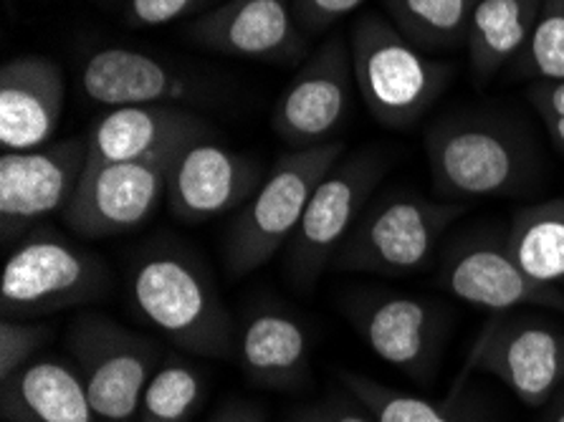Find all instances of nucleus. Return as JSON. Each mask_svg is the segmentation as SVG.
I'll return each mask as SVG.
<instances>
[{"label": "nucleus", "mask_w": 564, "mask_h": 422, "mask_svg": "<svg viewBox=\"0 0 564 422\" xmlns=\"http://www.w3.org/2000/svg\"><path fill=\"white\" fill-rule=\"evenodd\" d=\"M433 191L441 201L507 197L532 183L536 158L519 129L491 117H448L425 134Z\"/></svg>", "instance_id": "nucleus-2"}, {"label": "nucleus", "mask_w": 564, "mask_h": 422, "mask_svg": "<svg viewBox=\"0 0 564 422\" xmlns=\"http://www.w3.org/2000/svg\"><path fill=\"white\" fill-rule=\"evenodd\" d=\"M64 74L51 58L25 54L0 72V144L6 152L46 148L64 115Z\"/></svg>", "instance_id": "nucleus-18"}, {"label": "nucleus", "mask_w": 564, "mask_h": 422, "mask_svg": "<svg viewBox=\"0 0 564 422\" xmlns=\"http://www.w3.org/2000/svg\"><path fill=\"white\" fill-rule=\"evenodd\" d=\"M0 410L8 422H101L79 372L51 357L0 382Z\"/></svg>", "instance_id": "nucleus-21"}, {"label": "nucleus", "mask_w": 564, "mask_h": 422, "mask_svg": "<svg viewBox=\"0 0 564 422\" xmlns=\"http://www.w3.org/2000/svg\"><path fill=\"white\" fill-rule=\"evenodd\" d=\"M339 382L355 394L378 422H494L481 404L466 392V385L453 382L443 400L417 398L400 392L357 372H339Z\"/></svg>", "instance_id": "nucleus-23"}, {"label": "nucleus", "mask_w": 564, "mask_h": 422, "mask_svg": "<svg viewBox=\"0 0 564 422\" xmlns=\"http://www.w3.org/2000/svg\"><path fill=\"white\" fill-rule=\"evenodd\" d=\"M236 357L246 380L267 390H299L310 380V337L279 306H256L236 332Z\"/></svg>", "instance_id": "nucleus-20"}, {"label": "nucleus", "mask_w": 564, "mask_h": 422, "mask_svg": "<svg viewBox=\"0 0 564 422\" xmlns=\"http://www.w3.org/2000/svg\"><path fill=\"white\" fill-rule=\"evenodd\" d=\"M205 0H127L124 21L132 29H158L198 11Z\"/></svg>", "instance_id": "nucleus-29"}, {"label": "nucleus", "mask_w": 564, "mask_h": 422, "mask_svg": "<svg viewBox=\"0 0 564 422\" xmlns=\"http://www.w3.org/2000/svg\"><path fill=\"white\" fill-rule=\"evenodd\" d=\"M514 68L534 82H564V0H542L532 36Z\"/></svg>", "instance_id": "nucleus-27"}, {"label": "nucleus", "mask_w": 564, "mask_h": 422, "mask_svg": "<svg viewBox=\"0 0 564 422\" xmlns=\"http://www.w3.org/2000/svg\"><path fill=\"white\" fill-rule=\"evenodd\" d=\"M54 337V329L41 322H0V382L11 380L15 372L36 359L41 347Z\"/></svg>", "instance_id": "nucleus-28"}, {"label": "nucleus", "mask_w": 564, "mask_h": 422, "mask_svg": "<svg viewBox=\"0 0 564 422\" xmlns=\"http://www.w3.org/2000/svg\"><path fill=\"white\" fill-rule=\"evenodd\" d=\"M380 180L382 160L372 152L352 154L324 175L286 244V269L296 286L310 289L332 266Z\"/></svg>", "instance_id": "nucleus-9"}, {"label": "nucleus", "mask_w": 564, "mask_h": 422, "mask_svg": "<svg viewBox=\"0 0 564 422\" xmlns=\"http://www.w3.org/2000/svg\"><path fill=\"white\" fill-rule=\"evenodd\" d=\"M289 422H378L355 394H332L324 402L306 404L292 412Z\"/></svg>", "instance_id": "nucleus-31"}, {"label": "nucleus", "mask_w": 564, "mask_h": 422, "mask_svg": "<svg viewBox=\"0 0 564 422\" xmlns=\"http://www.w3.org/2000/svg\"><path fill=\"white\" fill-rule=\"evenodd\" d=\"M82 91L109 109L183 105L198 97L185 74L144 51L122 46L94 51L82 68Z\"/></svg>", "instance_id": "nucleus-19"}, {"label": "nucleus", "mask_w": 564, "mask_h": 422, "mask_svg": "<svg viewBox=\"0 0 564 422\" xmlns=\"http://www.w3.org/2000/svg\"><path fill=\"white\" fill-rule=\"evenodd\" d=\"M471 375H489L529 408H544L564 387V329L534 314H491L453 382Z\"/></svg>", "instance_id": "nucleus-8"}, {"label": "nucleus", "mask_w": 564, "mask_h": 422, "mask_svg": "<svg viewBox=\"0 0 564 422\" xmlns=\"http://www.w3.org/2000/svg\"><path fill=\"white\" fill-rule=\"evenodd\" d=\"M170 160L87 165L64 218L82 238H112L142 228L167 201Z\"/></svg>", "instance_id": "nucleus-12"}, {"label": "nucleus", "mask_w": 564, "mask_h": 422, "mask_svg": "<svg viewBox=\"0 0 564 422\" xmlns=\"http://www.w3.org/2000/svg\"><path fill=\"white\" fill-rule=\"evenodd\" d=\"M89 165L87 140H62L0 158V230L3 244L21 240L54 213H66Z\"/></svg>", "instance_id": "nucleus-11"}, {"label": "nucleus", "mask_w": 564, "mask_h": 422, "mask_svg": "<svg viewBox=\"0 0 564 422\" xmlns=\"http://www.w3.org/2000/svg\"><path fill=\"white\" fill-rule=\"evenodd\" d=\"M341 150V142H324L273 162L228 228L226 269L230 275H249L286 248L312 193L337 165Z\"/></svg>", "instance_id": "nucleus-4"}, {"label": "nucleus", "mask_w": 564, "mask_h": 422, "mask_svg": "<svg viewBox=\"0 0 564 422\" xmlns=\"http://www.w3.org/2000/svg\"><path fill=\"white\" fill-rule=\"evenodd\" d=\"M208 422H267V418L249 402H228Z\"/></svg>", "instance_id": "nucleus-33"}, {"label": "nucleus", "mask_w": 564, "mask_h": 422, "mask_svg": "<svg viewBox=\"0 0 564 422\" xmlns=\"http://www.w3.org/2000/svg\"><path fill=\"white\" fill-rule=\"evenodd\" d=\"M352 54L339 36H332L314 51L281 94L271 115V127L294 150L332 142L347 119L352 99Z\"/></svg>", "instance_id": "nucleus-13"}, {"label": "nucleus", "mask_w": 564, "mask_h": 422, "mask_svg": "<svg viewBox=\"0 0 564 422\" xmlns=\"http://www.w3.org/2000/svg\"><path fill=\"white\" fill-rule=\"evenodd\" d=\"M200 140H210V125L181 105L109 109L89 127V165L170 160Z\"/></svg>", "instance_id": "nucleus-16"}, {"label": "nucleus", "mask_w": 564, "mask_h": 422, "mask_svg": "<svg viewBox=\"0 0 564 422\" xmlns=\"http://www.w3.org/2000/svg\"><path fill=\"white\" fill-rule=\"evenodd\" d=\"M66 347L101 422H137L144 387L165 361L155 339L105 314H84L68 329Z\"/></svg>", "instance_id": "nucleus-7"}, {"label": "nucleus", "mask_w": 564, "mask_h": 422, "mask_svg": "<svg viewBox=\"0 0 564 422\" xmlns=\"http://www.w3.org/2000/svg\"><path fill=\"white\" fill-rule=\"evenodd\" d=\"M187 39L220 56L276 64L302 51V25L292 0H226L195 19Z\"/></svg>", "instance_id": "nucleus-17"}, {"label": "nucleus", "mask_w": 564, "mask_h": 422, "mask_svg": "<svg viewBox=\"0 0 564 422\" xmlns=\"http://www.w3.org/2000/svg\"><path fill=\"white\" fill-rule=\"evenodd\" d=\"M365 3L367 0H292L296 21L306 33L327 31L329 25L355 13Z\"/></svg>", "instance_id": "nucleus-32"}, {"label": "nucleus", "mask_w": 564, "mask_h": 422, "mask_svg": "<svg viewBox=\"0 0 564 422\" xmlns=\"http://www.w3.org/2000/svg\"><path fill=\"white\" fill-rule=\"evenodd\" d=\"M341 309L375 357L413 380H433L448 334L446 312L435 301L370 289L349 294Z\"/></svg>", "instance_id": "nucleus-10"}, {"label": "nucleus", "mask_w": 564, "mask_h": 422, "mask_svg": "<svg viewBox=\"0 0 564 422\" xmlns=\"http://www.w3.org/2000/svg\"><path fill=\"white\" fill-rule=\"evenodd\" d=\"M464 213V203L431 201L415 193L382 197L362 213L335 256L337 271L410 275L423 271L441 238Z\"/></svg>", "instance_id": "nucleus-6"}, {"label": "nucleus", "mask_w": 564, "mask_h": 422, "mask_svg": "<svg viewBox=\"0 0 564 422\" xmlns=\"http://www.w3.org/2000/svg\"><path fill=\"white\" fill-rule=\"evenodd\" d=\"M542 410V422H564V387Z\"/></svg>", "instance_id": "nucleus-34"}, {"label": "nucleus", "mask_w": 564, "mask_h": 422, "mask_svg": "<svg viewBox=\"0 0 564 422\" xmlns=\"http://www.w3.org/2000/svg\"><path fill=\"white\" fill-rule=\"evenodd\" d=\"M503 246L521 271L544 286L560 289L564 283V197L517 210Z\"/></svg>", "instance_id": "nucleus-24"}, {"label": "nucleus", "mask_w": 564, "mask_h": 422, "mask_svg": "<svg viewBox=\"0 0 564 422\" xmlns=\"http://www.w3.org/2000/svg\"><path fill=\"white\" fill-rule=\"evenodd\" d=\"M478 0H384L390 23L421 51L466 46Z\"/></svg>", "instance_id": "nucleus-25"}, {"label": "nucleus", "mask_w": 564, "mask_h": 422, "mask_svg": "<svg viewBox=\"0 0 564 422\" xmlns=\"http://www.w3.org/2000/svg\"><path fill=\"white\" fill-rule=\"evenodd\" d=\"M109 271L99 256L56 232H31L8 256L0 279V314L15 322L39 318L99 301Z\"/></svg>", "instance_id": "nucleus-5"}, {"label": "nucleus", "mask_w": 564, "mask_h": 422, "mask_svg": "<svg viewBox=\"0 0 564 422\" xmlns=\"http://www.w3.org/2000/svg\"><path fill=\"white\" fill-rule=\"evenodd\" d=\"M127 289L137 316L198 357L236 355V324L208 271L173 246L140 251L130 266Z\"/></svg>", "instance_id": "nucleus-1"}, {"label": "nucleus", "mask_w": 564, "mask_h": 422, "mask_svg": "<svg viewBox=\"0 0 564 422\" xmlns=\"http://www.w3.org/2000/svg\"><path fill=\"white\" fill-rule=\"evenodd\" d=\"M542 0H478L468 25V64L476 84H486L517 62L532 36Z\"/></svg>", "instance_id": "nucleus-22"}, {"label": "nucleus", "mask_w": 564, "mask_h": 422, "mask_svg": "<svg viewBox=\"0 0 564 422\" xmlns=\"http://www.w3.org/2000/svg\"><path fill=\"white\" fill-rule=\"evenodd\" d=\"M203 375L191 361L165 357L144 387L137 422H191L203 400Z\"/></svg>", "instance_id": "nucleus-26"}, {"label": "nucleus", "mask_w": 564, "mask_h": 422, "mask_svg": "<svg viewBox=\"0 0 564 422\" xmlns=\"http://www.w3.org/2000/svg\"><path fill=\"white\" fill-rule=\"evenodd\" d=\"M263 172L251 158L200 140L177 154L167 180V208L183 223L220 218L246 201L261 185Z\"/></svg>", "instance_id": "nucleus-15"}, {"label": "nucleus", "mask_w": 564, "mask_h": 422, "mask_svg": "<svg viewBox=\"0 0 564 422\" xmlns=\"http://www.w3.org/2000/svg\"><path fill=\"white\" fill-rule=\"evenodd\" d=\"M349 54L367 111L392 129L413 127L453 79L451 64L435 62L378 13H365L352 25Z\"/></svg>", "instance_id": "nucleus-3"}, {"label": "nucleus", "mask_w": 564, "mask_h": 422, "mask_svg": "<svg viewBox=\"0 0 564 422\" xmlns=\"http://www.w3.org/2000/svg\"><path fill=\"white\" fill-rule=\"evenodd\" d=\"M527 97L542 117L554 150L564 154V82H534Z\"/></svg>", "instance_id": "nucleus-30"}, {"label": "nucleus", "mask_w": 564, "mask_h": 422, "mask_svg": "<svg viewBox=\"0 0 564 422\" xmlns=\"http://www.w3.org/2000/svg\"><path fill=\"white\" fill-rule=\"evenodd\" d=\"M441 283L451 296L491 314L544 309L564 316V294L544 286L509 256L503 240L471 238L453 248L441 269Z\"/></svg>", "instance_id": "nucleus-14"}]
</instances>
